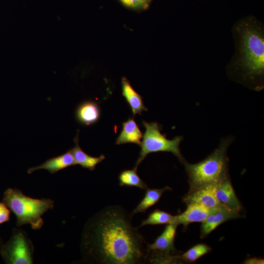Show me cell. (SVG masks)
I'll return each mask as SVG.
<instances>
[{
    "label": "cell",
    "instance_id": "1",
    "mask_svg": "<svg viewBox=\"0 0 264 264\" xmlns=\"http://www.w3.org/2000/svg\"><path fill=\"white\" fill-rule=\"evenodd\" d=\"M132 215L120 206L113 205L89 218L81 239L83 260L96 264L144 263L149 254L148 243L133 226Z\"/></svg>",
    "mask_w": 264,
    "mask_h": 264
},
{
    "label": "cell",
    "instance_id": "2",
    "mask_svg": "<svg viewBox=\"0 0 264 264\" xmlns=\"http://www.w3.org/2000/svg\"><path fill=\"white\" fill-rule=\"evenodd\" d=\"M236 50L228 72L250 88H264V32L261 22L249 17L237 22L233 29Z\"/></svg>",
    "mask_w": 264,
    "mask_h": 264
},
{
    "label": "cell",
    "instance_id": "3",
    "mask_svg": "<svg viewBox=\"0 0 264 264\" xmlns=\"http://www.w3.org/2000/svg\"><path fill=\"white\" fill-rule=\"evenodd\" d=\"M233 141L232 136L223 138L218 147L206 158L195 164L186 160L185 166L190 190L215 186L228 176V158L227 152Z\"/></svg>",
    "mask_w": 264,
    "mask_h": 264
},
{
    "label": "cell",
    "instance_id": "4",
    "mask_svg": "<svg viewBox=\"0 0 264 264\" xmlns=\"http://www.w3.org/2000/svg\"><path fill=\"white\" fill-rule=\"evenodd\" d=\"M2 202L15 215L17 227L30 224L34 230L42 228L44 224L42 216L54 206V201L51 199L32 198L17 188L7 189Z\"/></svg>",
    "mask_w": 264,
    "mask_h": 264
},
{
    "label": "cell",
    "instance_id": "5",
    "mask_svg": "<svg viewBox=\"0 0 264 264\" xmlns=\"http://www.w3.org/2000/svg\"><path fill=\"white\" fill-rule=\"evenodd\" d=\"M145 131L142 141L139 145L141 150L135 168L145 159L146 156L153 153L166 152L172 153L182 163L185 161L181 154L180 145L183 139L182 136H177L172 139H168L161 133L162 128L156 122L142 121Z\"/></svg>",
    "mask_w": 264,
    "mask_h": 264
},
{
    "label": "cell",
    "instance_id": "6",
    "mask_svg": "<svg viewBox=\"0 0 264 264\" xmlns=\"http://www.w3.org/2000/svg\"><path fill=\"white\" fill-rule=\"evenodd\" d=\"M34 251V245L27 233L14 228L9 240L3 244L0 254L5 264H32Z\"/></svg>",
    "mask_w": 264,
    "mask_h": 264
},
{
    "label": "cell",
    "instance_id": "7",
    "mask_svg": "<svg viewBox=\"0 0 264 264\" xmlns=\"http://www.w3.org/2000/svg\"><path fill=\"white\" fill-rule=\"evenodd\" d=\"M242 217L239 212L234 211L223 205L217 207L202 222L200 237L204 238L206 237L225 221Z\"/></svg>",
    "mask_w": 264,
    "mask_h": 264
},
{
    "label": "cell",
    "instance_id": "8",
    "mask_svg": "<svg viewBox=\"0 0 264 264\" xmlns=\"http://www.w3.org/2000/svg\"><path fill=\"white\" fill-rule=\"evenodd\" d=\"M215 193L217 199L223 206L237 212L242 209L229 176L215 186Z\"/></svg>",
    "mask_w": 264,
    "mask_h": 264
},
{
    "label": "cell",
    "instance_id": "9",
    "mask_svg": "<svg viewBox=\"0 0 264 264\" xmlns=\"http://www.w3.org/2000/svg\"><path fill=\"white\" fill-rule=\"evenodd\" d=\"M183 200L186 204L197 203L209 208H215L223 205L216 197L215 186L189 190L183 198Z\"/></svg>",
    "mask_w": 264,
    "mask_h": 264
},
{
    "label": "cell",
    "instance_id": "10",
    "mask_svg": "<svg viewBox=\"0 0 264 264\" xmlns=\"http://www.w3.org/2000/svg\"><path fill=\"white\" fill-rule=\"evenodd\" d=\"M177 224H168L163 232L156 239L154 243L147 244L149 254L152 251L160 252L165 254L175 251V238Z\"/></svg>",
    "mask_w": 264,
    "mask_h": 264
},
{
    "label": "cell",
    "instance_id": "11",
    "mask_svg": "<svg viewBox=\"0 0 264 264\" xmlns=\"http://www.w3.org/2000/svg\"><path fill=\"white\" fill-rule=\"evenodd\" d=\"M187 205V208L183 213L176 216V223L177 225L182 224L184 227L191 223L202 222L216 208H209L197 203H189Z\"/></svg>",
    "mask_w": 264,
    "mask_h": 264
},
{
    "label": "cell",
    "instance_id": "12",
    "mask_svg": "<svg viewBox=\"0 0 264 264\" xmlns=\"http://www.w3.org/2000/svg\"><path fill=\"white\" fill-rule=\"evenodd\" d=\"M75 165L76 163L73 156L69 150L62 154L47 159L38 166L29 168L27 173L31 174L36 171L44 169L50 174H53L60 170Z\"/></svg>",
    "mask_w": 264,
    "mask_h": 264
},
{
    "label": "cell",
    "instance_id": "13",
    "mask_svg": "<svg viewBox=\"0 0 264 264\" xmlns=\"http://www.w3.org/2000/svg\"><path fill=\"white\" fill-rule=\"evenodd\" d=\"M100 110L98 104L93 101H85L80 104L75 111V117L80 124L90 125L96 123L99 119Z\"/></svg>",
    "mask_w": 264,
    "mask_h": 264
},
{
    "label": "cell",
    "instance_id": "14",
    "mask_svg": "<svg viewBox=\"0 0 264 264\" xmlns=\"http://www.w3.org/2000/svg\"><path fill=\"white\" fill-rule=\"evenodd\" d=\"M122 94L131 107L133 116L141 114L147 109L144 105L142 97L134 89L129 80L123 77L121 80Z\"/></svg>",
    "mask_w": 264,
    "mask_h": 264
},
{
    "label": "cell",
    "instance_id": "15",
    "mask_svg": "<svg viewBox=\"0 0 264 264\" xmlns=\"http://www.w3.org/2000/svg\"><path fill=\"white\" fill-rule=\"evenodd\" d=\"M143 135L133 118H129L122 123V130L116 138L117 145L132 143L140 145Z\"/></svg>",
    "mask_w": 264,
    "mask_h": 264
},
{
    "label": "cell",
    "instance_id": "16",
    "mask_svg": "<svg viewBox=\"0 0 264 264\" xmlns=\"http://www.w3.org/2000/svg\"><path fill=\"white\" fill-rule=\"evenodd\" d=\"M74 142L75 146L69 151L73 156L76 165H80L84 168L93 171L95 169L96 165L105 158V156L103 154L98 157H93L82 150L79 144V131L74 138Z\"/></svg>",
    "mask_w": 264,
    "mask_h": 264
},
{
    "label": "cell",
    "instance_id": "17",
    "mask_svg": "<svg viewBox=\"0 0 264 264\" xmlns=\"http://www.w3.org/2000/svg\"><path fill=\"white\" fill-rule=\"evenodd\" d=\"M144 198L133 209L132 214L134 215L138 213L145 212L150 207L155 204L160 199L163 194L166 191L171 190L168 186L161 188H147Z\"/></svg>",
    "mask_w": 264,
    "mask_h": 264
},
{
    "label": "cell",
    "instance_id": "18",
    "mask_svg": "<svg viewBox=\"0 0 264 264\" xmlns=\"http://www.w3.org/2000/svg\"><path fill=\"white\" fill-rule=\"evenodd\" d=\"M137 168L126 170L121 172L119 176V184L121 186L136 187L141 189H147L146 183L139 177L137 173Z\"/></svg>",
    "mask_w": 264,
    "mask_h": 264
},
{
    "label": "cell",
    "instance_id": "19",
    "mask_svg": "<svg viewBox=\"0 0 264 264\" xmlns=\"http://www.w3.org/2000/svg\"><path fill=\"white\" fill-rule=\"evenodd\" d=\"M176 216L158 209L150 213L148 218L144 220L140 227L147 225H158L176 223Z\"/></svg>",
    "mask_w": 264,
    "mask_h": 264
},
{
    "label": "cell",
    "instance_id": "20",
    "mask_svg": "<svg viewBox=\"0 0 264 264\" xmlns=\"http://www.w3.org/2000/svg\"><path fill=\"white\" fill-rule=\"evenodd\" d=\"M211 248L204 243L197 244L177 258L186 262H193L209 252Z\"/></svg>",
    "mask_w": 264,
    "mask_h": 264
},
{
    "label": "cell",
    "instance_id": "21",
    "mask_svg": "<svg viewBox=\"0 0 264 264\" xmlns=\"http://www.w3.org/2000/svg\"><path fill=\"white\" fill-rule=\"evenodd\" d=\"M127 8L134 10H144L148 7L145 0H119Z\"/></svg>",
    "mask_w": 264,
    "mask_h": 264
},
{
    "label": "cell",
    "instance_id": "22",
    "mask_svg": "<svg viewBox=\"0 0 264 264\" xmlns=\"http://www.w3.org/2000/svg\"><path fill=\"white\" fill-rule=\"evenodd\" d=\"M10 211L4 203L0 202V224L10 220Z\"/></svg>",
    "mask_w": 264,
    "mask_h": 264
},
{
    "label": "cell",
    "instance_id": "23",
    "mask_svg": "<svg viewBox=\"0 0 264 264\" xmlns=\"http://www.w3.org/2000/svg\"><path fill=\"white\" fill-rule=\"evenodd\" d=\"M245 264H264V260L262 259L251 258L245 262Z\"/></svg>",
    "mask_w": 264,
    "mask_h": 264
},
{
    "label": "cell",
    "instance_id": "24",
    "mask_svg": "<svg viewBox=\"0 0 264 264\" xmlns=\"http://www.w3.org/2000/svg\"><path fill=\"white\" fill-rule=\"evenodd\" d=\"M3 243L2 242V240L0 236V249H1V248L3 245Z\"/></svg>",
    "mask_w": 264,
    "mask_h": 264
},
{
    "label": "cell",
    "instance_id": "25",
    "mask_svg": "<svg viewBox=\"0 0 264 264\" xmlns=\"http://www.w3.org/2000/svg\"><path fill=\"white\" fill-rule=\"evenodd\" d=\"M152 0H145L147 4L149 6Z\"/></svg>",
    "mask_w": 264,
    "mask_h": 264
}]
</instances>
